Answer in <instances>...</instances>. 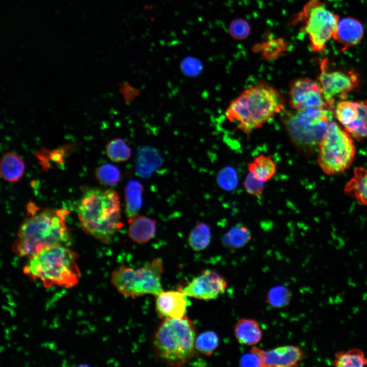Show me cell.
I'll list each match as a JSON object with an SVG mask.
<instances>
[{
	"mask_svg": "<svg viewBox=\"0 0 367 367\" xmlns=\"http://www.w3.org/2000/svg\"><path fill=\"white\" fill-rule=\"evenodd\" d=\"M107 156L115 162H125L132 154L131 149L122 139L116 138L111 140L106 147Z\"/></svg>",
	"mask_w": 367,
	"mask_h": 367,
	"instance_id": "obj_27",
	"label": "cell"
},
{
	"mask_svg": "<svg viewBox=\"0 0 367 367\" xmlns=\"http://www.w3.org/2000/svg\"><path fill=\"white\" fill-rule=\"evenodd\" d=\"M331 108L314 107L286 113L283 123L291 141L304 152L319 150L330 123Z\"/></svg>",
	"mask_w": 367,
	"mask_h": 367,
	"instance_id": "obj_6",
	"label": "cell"
},
{
	"mask_svg": "<svg viewBox=\"0 0 367 367\" xmlns=\"http://www.w3.org/2000/svg\"><path fill=\"white\" fill-rule=\"evenodd\" d=\"M163 263L160 258L147 265L134 269L120 265L112 272L111 282L123 296L135 298L145 295H158L163 291L161 277Z\"/></svg>",
	"mask_w": 367,
	"mask_h": 367,
	"instance_id": "obj_7",
	"label": "cell"
},
{
	"mask_svg": "<svg viewBox=\"0 0 367 367\" xmlns=\"http://www.w3.org/2000/svg\"><path fill=\"white\" fill-rule=\"evenodd\" d=\"M182 72L189 76L198 75L202 69V65L196 58L189 57L185 58L180 64Z\"/></svg>",
	"mask_w": 367,
	"mask_h": 367,
	"instance_id": "obj_34",
	"label": "cell"
},
{
	"mask_svg": "<svg viewBox=\"0 0 367 367\" xmlns=\"http://www.w3.org/2000/svg\"><path fill=\"white\" fill-rule=\"evenodd\" d=\"M234 334L241 344L253 346L261 339L263 332L258 323L250 318H242L235 323Z\"/></svg>",
	"mask_w": 367,
	"mask_h": 367,
	"instance_id": "obj_18",
	"label": "cell"
},
{
	"mask_svg": "<svg viewBox=\"0 0 367 367\" xmlns=\"http://www.w3.org/2000/svg\"><path fill=\"white\" fill-rule=\"evenodd\" d=\"M188 297L179 286L177 291H162L156 296L155 307L163 320L179 319L186 316Z\"/></svg>",
	"mask_w": 367,
	"mask_h": 367,
	"instance_id": "obj_14",
	"label": "cell"
},
{
	"mask_svg": "<svg viewBox=\"0 0 367 367\" xmlns=\"http://www.w3.org/2000/svg\"><path fill=\"white\" fill-rule=\"evenodd\" d=\"M247 170L255 178L266 182L275 175L277 166L271 155L260 154L248 164Z\"/></svg>",
	"mask_w": 367,
	"mask_h": 367,
	"instance_id": "obj_21",
	"label": "cell"
},
{
	"mask_svg": "<svg viewBox=\"0 0 367 367\" xmlns=\"http://www.w3.org/2000/svg\"><path fill=\"white\" fill-rule=\"evenodd\" d=\"M344 192L354 197L360 204L367 206V169L356 168L354 175L346 184Z\"/></svg>",
	"mask_w": 367,
	"mask_h": 367,
	"instance_id": "obj_20",
	"label": "cell"
},
{
	"mask_svg": "<svg viewBox=\"0 0 367 367\" xmlns=\"http://www.w3.org/2000/svg\"><path fill=\"white\" fill-rule=\"evenodd\" d=\"M358 109L357 119L344 125L345 130L358 141L367 139V101H356Z\"/></svg>",
	"mask_w": 367,
	"mask_h": 367,
	"instance_id": "obj_25",
	"label": "cell"
},
{
	"mask_svg": "<svg viewBox=\"0 0 367 367\" xmlns=\"http://www.w3.org/2000/svg\"><path fill=\"white\" fill-rule=\"evenodd\" d=\"M77 257L64 245L47 247L29 257L23 272L32 279L40 280L45 287L70 288L77 284L81 277Z\"/></svg>",
	"mask_w": 367,
	"mask_h": 367,
	"instance_id": "obj_4",
	"label": "cell"
},
{
	"mask_svg": "<svg viewBox=\"0 0 367 367\" xmlns=\"http://www.w3.org/2000/svg\"><path fill=\"white\" fill-rule=\"evenodd\" d=\"M289 103L292 110L314 107H330L324 99L321 86L307 77L295 78L290 82Z\"/></svg>",
	"mask_w": 367,
	"mask_h": 367,
	"instance_id": "obj_10",
	"label": "cell"
},
{
	"mask_svg": "<svg viewBox=\"0 0 367 367\" xmlns=\"http://www.w3.org/2000/svg\"><path fill=\"white\" fill-rule=\"evenodd\" d=\"M265 183L255 178L249 172L245 177L243 185L245 191L250 195L255 197H260L265 190Z\"/></svg>",
	"mask_w": 367,
	"mask_h": 367,
	"instance_id": "obj_33",
	"label": "cell"
},
{
	"mask_svg": "<svg viewBox=\"0 0 367 367\" xmlns=\"http://www.w3.org/2000/svg\"><path fill=\"white\" fill-rule=\"evenodd\" d=\"M355 153L349 133L332 121L319 146L317 162L320 168L327 175L343 173L352 164Z\"/></svg>",
	"mask_w": 367,
	"mask_h": 367,
	"instance_id": "obj_8",
	"label": "cell"
},
{
	"mask_svg": "<svg viewBox=\"0 0 367 367\" xmlns=\"http://www.w3.org/2000/svg\"><path fill=\"white\" fill-rule=\"evenodd\" d=\"M144 187L142 184L136 180L127 181L124 190L125 213L128 221L139 215L141 208Z\"/></svg>",
	"mask_w": 367,
	"mask_h": 367,
	"instance_id": "obj_19",
	"label": "cell"
},
{
	"mask_svg": "<svg viewBox=\"0 0 367 367\" xmlns=\"http://www.w3.org/2000/svg\"><path fill=\"white\" fill-rule=\"evenodd\" d=\"M25 165L22 159L13 152L6 153L1 161L2 177L7 181L16 182L23 176Z\"/></svg>",
	"mask_w": 367,
	"mask_h": 367,
	"instance_id": "obj_22",
	"label": "cell"
},
{
	"mask_svg": "<svg viewBox=\"0 0 367 367\" xmlns=\"http://www.w3.org/2000/svg\"><path fill=\"white\" fill-rule=\"evenodd\" d=\"M120 209V198L116 191L90 188L83 193L77 212L83 229L109 244L122 226Z\"/></svg>",
	"mask_w": 367,
	"mask_h": 367,
	"instance_id": "obj_3",
	"label": "cell"
},
{
	"mask_svg": "<svg viewBox=\"0 0 367 367\" xmlns=\"http://www.w3.org/2000/svg\"><path fill=\"white\" fill-rule=\"evenodd\" d=\"M291 298L290 290L283 285H278L269 291L267 302L273 307L281 308L287 305Z\"/></svg>",
	"mask_w": 367,
	"mask_h": 367,
	"instance_id": "obj_31",
	"label": "cell"
},
{
	"mask_svg": "<svg viewBox=\"0 0 367 367\" xmlns=\"http://www.w3.org/2000/svg\"><path fill=\"white\" fill-rule=\"evenodd\" d=\"M162 163V155L156 148L147 146L141 147L137 152L136 172L142 177H149Z\"/></svg>",
	"mask_w": 367,
	"mask_h": 367,
	"instance_id": "obj_16",
	"label": "cell"
},
{
	"mask_svg": "<svg viewBox=\"0 0 367 367\" xmlns=\"http://www.w3.org/2000/svg\"><path fill=\"white\" fill-rule=\"evenodd\" d=\"M212 238L210 226L203 222L197 223L191 230L188 243L195 251L203 250L209 245Z\"/></svg>",
	"mask_w": 367,
	"mask_h": 367,
	"instance_id": "obj_26",
	"label": "cell"
},
{
	"mask_svg": "<svg viewBox=\"0 0 367 367\" xmlns=\"http://www.w3.org/2000/svg\"><path fill=\"white\" fill-rule=\"evenodd\" d=\"M335 115L343 126L352 123L358 115L356 101H343L338 103L335 108Z\"/></svg>",
	"mask_w": 367,
	"mask_h": 367,
	"instance_id": "obj_30",
	"label": "cell"
},
{
	"mask_svg": "<svg viewBox=\"0 0 367 367\" xmlns=\"http://www.w3.org/2000/svg\"><path fill=\"white\" fill-rule=\"evenodd\" d=\"M253 347L261 358L262 366H297L305 357L304 351L294 345H284L269 350Z\"/></svg>",
	"mask_w": 367,
	"mask_h": 367,
	"instance_id": "obj_13",
	"label": "cell"
},
{
	"mask_svg": "<svg viewBox=\"0 0 367 367\" xmlns=\"http://www.w3.org/2000/svg\"><path fill=\"white\" fill-rule=\"evenodd\" d=\"M252 238L249 229L245 225L238 224L231 228L222 237L224 246L230 249H237L247 245Z\"/></svg>",
	"mask_w": 367,
	"mask_h": 367,
	"instance_id": "obj_23",
	"label": "cell"
},
{
	"mask_svg": "<svg viewBox=\"0 0 367 367\" xmlns=\"http://www.w3.org/2000/svg\"><path fill=\"white\" fill-rule=\"evenodd\" d=\"M229 31L233 37L237 39H243L248 36L249 27L246 21L238 19L234 20L231 23Z\"/></svg>",
	"mask_w": 367,
	"mask_h": 367,
	"instance_id": "obj_35",
	"label": "cell"
},
{
	"mask_svg": "<svg viewBox=\"0 0 367 367\" xmlns=\"http://www.w3.org/2000/svg\"><path fill=\"white\" fill-rule=\"evenodd\" d=\"M217 182L220 187L224 190H232L238 184L237 173L231 168H224L219 172L217 177Z\"/></svg>",
	"mask_w": 367,
	"mask_h": 367,
	"instance_id": "obj_32",
	"label": "cell"
},
{
	"mask_svg": "<svg viewBox=\"0 0 367 367\" xmlns=\"http://www.w3.org/2000/svg\"><path fill=\"white\" fill-rule=\"evenodd\" d=\"M363 32V25L358 20L346 17L339 20L333 39L343 46L342 50H344L359 43Z\"/></svg>",
	"mask_w": 367,
	"mask_h": 367,
	"instance_id": "obj_15",
	"label": "cell"
},
{
	"mask_svg": "<svg viewBox=\"0 0 367 367\" xmlns=\"http://www.w3.org/2000/svg\"><path fill=\"white\" fill-rule=\"evenodd\" d=\"M219 344V338L213 331H204L197 336L195 341L196 350L206 355H211Z\"/></svg>",
	"mask_w": 367,
	"mask_h": 367,
	"instance_id": "obj_28",
	"label": "cell"
},
{
	"mask_svg": "<svg viewBox=\"0 0 367 367\" xmlns=\"http://www.w3.org/2000/svg\"><path fill=\"white\" fill-rule=\"evenodd\" d=\"M228 286L225 277L215 270L206 269L185 287H180L188 297L207 301L216 299L224 294Z\"/></svg>",
	"mask_w": 367,
	"mask_h": 367,
	"instance_id": "obj_11",
	"label": "cell"
},
{
	"mask_svg": "<svg viewBox=\"0 0 367 367\" xmlns=\"http://www.w3.org/2000/svg\"><path fill=\"white\" fill-rule=\"evenodd\" d=\"M304 30L312 51H323L327 43L334 38L339 21L338 15L318 0L312 1L305 10Z\"/></svg>",
	"mask_w": 367,
	"mask_h": 367,
	"instance_id": "obj_9",
	"label": "cell"
},
{
	"mask_svg": "<svg viewBox=\"0 0 367 367\" xmlns=\"http://www.w3.org/2000/svg\"><path fill=\"white\" fill-rule=\"evenodd\" d=\"M285 109L284 98L274 86L261 81L233 99L225 110L228 120L249 136Z\"/></svg>",
	"mask_w": 367,
	"mask_h": 367,
	"instance_id": "obj_1",
	"label": "cell"
},
{
	"mask_svg": "<svg viewBox=\"0 0 367 367\" xmlns=\"http://www.w3.org/2000/svg\"><path fill=\"white\" fill-rule=\"evenodd\" d=\"M95 176L103 185L111 186L117 185L120 179L119 169L111 164H104L95 170Z\"/></svg>",
	"mask_w": 367,
	"mask_h": 367,
	"instance_id": "obj_29",
	"label": "cell"
},
{
	"mask_svg": "<svg viewBox=\"0 0 367 367\" xmlns=\"http://www.w3.org/2000/svg\"><path fill=\"white\" fill-rule=\"evenodd\" d=\"M128 222V237L136 243H147L155 233L156 221L151 218L138 215Z\"/></svg>",
	"mask_w": 367,
	"mask_h": 367,
	"instance_id": "obj_17",
	"label": "cell"
},
{
	"mask_svg": "<svg viewBox=\"0 0 367 367\" xmlns=\"http://www.w3.org/2000/svg\"><path fill=\"white\" fill-rule=\"evenodd\" d=\"M239 363L242 366H262L261 358L254 347L241 357Z\"/></svg>",
	"mask_w": 367,
	"mask_h": 367,
	"instance_id": "obj_36",
	"label": "cell"
},
{
	"mask_svg": "<svg viewBox=\"0 0 367 367\" xmlns=\"http://www.w3.org/2000/svg\"><path fill=\"white\" fill-rule=\"evenodd\" d=\"M196 328L186 316L179 319L163 320L152 339L156 356L169 366H180L196 354Z\"/></svg>",
	"mask_w": 367,
	"mask_h": 367,
	"instance_id": "obj_5",
	"label": "cell"
},
{
	"mask_svg": "<svg viewBox=\"0 0 367 367\" xmlns=\"http://www.w3.org/2000/svg\"><path fill=\"white\" fill-rule=\"evenodd\" d=\"M332 364L340 367L364 366L367 365V357L357 348L339 351L335 353Z\"/></svg>",
	"mask_w": 367,
	"mask_h": 367,
	"instance_id": "obj_24",
	"label": "cell"
},
{
	"mask_svg": "<svg viewBox=\"0 0 367 367\" xmlns=\"http://www.w3.org/2000/svg\"><path fill=\"white\" fill-rule=\"evenodd\" d=\"M327 63L326 60L322 62L319 80L324 99L332 108L333 97L351 91L358 86V81L356 74L351 72L346 73L339 71H328Z\"/></svg>",
	"mask_w": 367,
	"mask_h": 367,
	"instance_id": "obj_12",
	"label": "cell"
},
{
	"mask_svg": "<svg viewBox=\"0 0 367 367\" xmlns=\"http://www.w3.org/2000/svg\"><path fill=\"white\" fill-rule=\"evenodd\" d=\"M69 212L64 208L44 209L22 223L12 250L21 257H30L47 247L64 245L70 239L66 224Z\"/></svg>",
	"mask_w": 367,
	"mask_h": 367,
	"instance_id": "obj_2",
	"label": "cell"
}]
</instances>
